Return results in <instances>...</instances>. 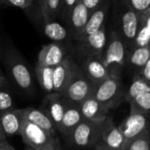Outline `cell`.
Masks as SVG:
<instances>
[{"label": "cell", "instance_id": "1", "mask_svg": "<svg viewBox=\"0 0 150 150\" xmlns=\"http://www.w3.org/2000/svg\"><path fill=\"white\" fill-rule=\"evenodd\" d=\"M113 29L129 49L134 45L139 24V15L126 0H111Z\"/></svg>", "mask_w": 150, "mask_h": 150}, {"label": "cell", "instance_id": "2", "mask_svg": "<svg viewBox=\"0 0 150 150\" xmlns=\"http://www.w3.org/2000/svg\"><path fill=\"white\" fill-rule=\"evenodd\" d=\"M101 132L102 123L83 120L64 139L70 149H93L101 141Z\"/></svg>", "mask_w": 150, "mask_h": 150}, {"label": "cell", "instance_id": "3", "mask_svg": "<svg viewBox=\"0 0 150 150\" xmlns=\"http://www.w3.org/2000/svg\"><path fill=\"white\" fill-rule=\"evenodd\" d=\"M127 48L122 40L114 32L111 31L101 57V60L110 76L120 77L121 70L126 67Z\"/></svg>", "mask_w": 150, "mask_h": 150}, {"label": "cell", "instance_id": "4", "mask_svg": "<svg viewBox=\"0 0 150 150\" xmlns=\"http://www.w3.org/2000/svg\"><path fill=\"white\" fill-rule=\"evenodd\" d=\"M125 93L120 77L110 76L94 86L91 96L112 110L116 109L125 101Z\"/></svg>", "mask_w": 150, "mask_h": 150}, {"label": "cell", "instance_id": "5", "mask_svg": "<svg viewBox=\"0 0 150 150\" xmlns=\"http://www.w3.org/2000/svg\"><path fill=\"white\" fill-rule=\"evenodd\" d=\"M4 61L14 83L25 92H32L33 90V81L31 71L18 51L8 49L4 54Z\"/></svg>", "mask_w": 150, "mask_h": 150}, {"label": "cell", "instance_id": "6", "mask_svg": "<svg viewBox=\"0 0 150 150\" xmlns=\"http://www.w3.org/2000/svg\"><path fill=\"white\" fill-rule=\"evenodd\" d=\"M94 86L95 85L82 71L79 63L76 62L62 94L67 100L79 105L84 99L91 96Z\"/></svg>", "mask_w": 150, "mask_h": 150}, {"label": "cell", "instance_id": "7", "mask_svg": "<svg viewBox=\"0 0 150 150\" xmlns=\"http://www.w3.org/2000/svg\"><path fill=\"white\" fill-rule=\"evenodd\" d=\"M107 35L105 25L98 32L76 40V54L80 60L86 56H97L101 58L105 44Z\"/></svg>", "mask_w": 150, "mask_h": 150}, {"label": "cell", "instance_id": "8", "mask_svg": "<svg viewBox=\"0 0 150 150\" xmlns=\"http://www.w3.org/2000/svg\"><path fill=\"white\" fill-rule=\"evenodd\" d=\"M121 132L125 145L133 138L149 128V113L130 112L129 115L118 126Z\"/></svg>", "mask_w": 150, "mask_h": 150}, {"label": "cell", "instance_id": "9", "mask_svg": "<svg viewBox=\"0 0 150 150\" xmlns=\"http://www.w3.org/2000/svg\"><path fill=\"white\" fill-rule=\"evenodd\" d=\"M19 135L26 146L35 150H40L56 134H52L41 127L25 120L19 131Z\"/></svg>", "mask_w": 150, "mask_h": 150}, {"label": "cell", "instance_id": "10", "mask_svg": "<svg viewBox=\"0 0 150 150\" xmlns=\"http://www.w3.org/2000/svg\"><path fill=\"white\" fill-rule=\"evenodd\" d=\"M40 108L47 115L56 130H58L65 110V98L62 94L58 92L47 93L43 98Z\"/></svg>", "mask_w": 150, "mask_h": 150}, {"label": "cell", "instance_id": "11", "mask_svg": "<svg viewBox=\"0 0 150 150\" xmlns=\"http://www.w3.org/2000/svg\"><path fill=\"white\" fill-rule=\"evenodd\" d=\"M80 63L82 71L94 85L110 76L109 71L99 57L86 56L81 59Z\"/></svg>", "mask_w": 150, "mask_h": 150}, {"label": "cell", "instance_id": "12", "mask_svg": "<svg viewBox=\"0 0 150 150\" xmlns=\"http://www.w3.org/2000/svg\"><path fill=\"white\" fill-rule=\"evenodd\" d=\"M68 56L67 49L59 42H52L44 46L39 53L37 65L54 68Z\"/></svg>", "mask_w": 150, "mask_h": 150}, {"label": "cell", "instance_id": "13", "mask_svg": "<svg viewBox=\"0 0 150 150\" xmlns=\"http://www.w3.org/2000/svg\"><path fill=\"white\" fill-rule=\"evenodd\" d=\"M90 14L91 12L82 4L81 1H79L73 7L66 24L70 37H72L75 40H77V39L83 33Z\"/></svg>", "mask_w": 150, "mask_h": 150}, {"label": "cell", "instance_id": "14", "mask_svg": "<svg viewBox=\"0 0 150 150\" xmlns=\"http://www.w3.org/2000/svg\"><path fill=\"white\" fill-rule=\"evenodd\" d=\"M100 142L112 150H124L125 148L124 137L118 126L115 125L113 119L109 115L102 122Z\"/></svg>", "mask_w": 150, "mask_h": 150}, {"label": "cell", "instance_id": "15", "mask_svg": "<svg viewBox=\"0 0 150 150\" xmlns=\"http://www.w3.org/2000/svg\"><path fill=\"white\" fill-rule=\"evenodd\" d=\"M83 120V118L79 105L72 103L65 98V110L57 131L63 138H66Z\"/></svg>", "mask_w": 150, "mask_h": 150}, {"label": "cell", "instance_id": "16", "mask_svg": "<svg viewBox=\"0 0 150 150\" xmlns=\"http://www.w3.org/2000/svg\"><path fill=\"white\" fill-rule=\"evenodd\" d=\"M24 112V108H13L0 113V127L6 137L19 134V131L25 121Z\"/></svg>", "mask_w": 150, "mask_h": 150}, {"label": "cell", "instance_id": "17", "mask_svg": "<svg viewBox=\"0 0 150 150\" xmlns=\"http://www.w3.org/2000/svg\"><path fill=\"white\" fill-rule=\"evenodd\" d=\"M77 62L70 55L68 56L58 65L53 68V86L54 92L62 93L69 82Z\"/></svg>", "mask_w": 150, "mask_h": 150}, {"label": "cell", "instance_id": "18", "mask_svg": "<svg viewBox=\"0 0 150 150\" xmlns=\"http://www.w3.org/2000/svg\"><path fill=\"white\" fill-rule=\"evenodd\" d=\"M79 108L83 120L102 123L109 113V109L98 102L92 96L79 104Z\"/></svg>", "mask_w": 150, "mask_h": 150}, {"label": "cell", "instance_id": "19", "mask_svg": "<svg viewBox=\"0 0 150 150\" xmlns=\"http://www.w3.org/2000/svg\"><path fill=\"white\" fill-rule=\"evenodd\" d=\"M111 7V0H105L98 9L92 11L90 14L88 21L84 26V29L77 40L83 39L85 36L92 34L98 32L101 27L105 25L106 17L108 15V11Z\"/></svg>", "mask_w": 150, "mask_h": 150}, {"label": "cell", "instance_id": "20", "mask_svg": "<svg viewBox=\"0 0 150 150\" xmlns=\"http://www.w3.org/2000/svg\"><path fill=\"white\" fill-rule=\"evenodd\" d=\"M150 60V46L147 47H132L127 49L126 66L133 73H136Z\"/></svg>", "mask_w": 150, "mask_h": 150}, {"label": "cell", "instance_id": "21", "mask_svg": "<svg viewBox=\"0 0 150 150\" xmlns=\"http://www.w3.org/2000/svg\"><path fill=\"white\" fill-rule=\"evenodd\" d=\"M25 120L31 122L42 129L49 132L52 134H56V128L54 126L51 120L47 117V115L40 109L35 107H27L25 108L24 112Z\"/></svg>", "mask_w": 150, "mask_h": 150}, {"label": "cell", "instance_id": "22", "mask_svg": "<svg viewBox=\"0 0 150 150\" xmlns=\"http://www.w3.org/2000/svg\"><path fill=\"white\" fill-rule=\"evenodd\" d=\"M150 40V8L139 15V24L133 47L149 46Z\"/></svg>", "mask_w": 150, "mask_h": 150}, {"label": "cell", "instance_id": "23", "mask_svg": "<svg viewBox=\"0 0 150 150\" xmlns=\"http://www.w3.org/2000/svg\"><path fill=\"white\" fill-rule=\"evenodd\" d=\"M44 33L54 42H62L70 37L68 28L54 20L45 22Z\"/></svg>", "mask_w": 150, "mask_h": 150}, {"label": "cell", "instance_id": "24", "mask_svg": "<svg viewBox=\"0 0 150 150\" xmlns=\"http://www.w3.org/2000/svg\"><path fill=\"white\" fill-rule=\"evenodd\" d=\"M36 76L42 90L47 93L54 92L53 86V68L36 65Z\"/></svg>", "mask_w": 150, "mask_h": 150}, {"label": "cell", "instance_id": "25", "mask_svg": "<svg viewBox=\"0 0 150 150\" xmlns=\"http://www.w3.org/2000/svg\"><path fill=\"white\" fill-rule=\"evenodd\" d=\"M124 150H150V128L130 140L125 145Z\"/></svg>", "mask_w": 150, "mask_h": 150}, {"label": "cell", "instance_id": "26", "mask_svg": "<svg viewBox=\"0 0 150 150\" xmlns=\"http://www.w3.org/2000/svg\"><path fill=\"white\" fill-rule=\"evenodd\" d=\"M130 112H138L149 113L150 111V91L142 92L133 98L129 102Z\"/></svg>", "mask_w": 150, "mask_h": 150}, {"label": "cell", "instance_id": "27", "mask_svg": "<svg viewBox=\"0 0 150 150\" xmlns=\"http://www.w3.org/2000/svg\"><path fill=\"white\" fill-rule=\"evenodd\" d=\"M150 91V83L137 76H134L133 82L125 93V102H129L133 98L142 92Z\"/></svg>", "mask_w": 150, "mask_h": 150}, {"label": "cell", "instance_id": "28", "mask_svg": "<svg viewBox=\"0 0 150 150\" xmlns=\"http://www.w3.org/2000/svg\"><path fill=\"white\" fill-rule=\"evenodd\" d=\"M61 9V0H46L42 16L45 22L54 20Z\"/></svg>", "mask_w": 150, "mask_h": 150}, {"label": "cell", "instance_id": "29", "mask_svg": "<svg viewBox=\"0 0 150 150\" xmlns=\"http://www.w3.org/2000/svg\"><path fill=\"white\" fill-rule=\"evenodd\" d=\"M14 108V102L11 94L7 88H0V113Z\"/></svg>", "mask_w": 150, "mask_h": 150}, {"label": "cell", "instance_id": "30", "mask_svg": "<svg viewBox=\"0 0 150 150\" xmlns=\"http://www.w3.org/2000/svg\"><path fill=\"white\" fill-rule=\"evenodd\" d=\"M126 1L138 15H141L146 10L150 8V0H126Z\"/></svg>", "mask_w": 150, "mask_h": 150}, {"label": "cell", "instance_id": "31", "mask_svg": "<svg viewBox=\"0 0 150 150\" xmlns=\"http://www.w3.org/2000/svg\"><path fill=\"white\" fill-rule=\"evenodd\" d=\"M80 0H62V4L59 11V14H61L62 18L67 22L69 16L73 9V7L79 2Z\"/></svg>", "mask_w": 150, "mask_h": 150}, {"label": "cell", "instance_id": "32", "mask_svg": "<svg viewBox=\"0 0 150 150\" xmlns=\"http://www.w3.org/2000/svg\"><path fill=\"white\" fill-rule=\"evenodd\" d=\"M33 1V0H0V3L21 9H26L32 4Z\"/></svg>", "mask_w": 150, "mask_h": 150}, {"label": "cell", "instance_id": "33", "mask_svg": "<svg viewBox=\"0 0 150 150\" xmlns=\"http://www.w3.org/2000/svg\"><path fill=\"white\" fill-rule=\"evenodd\" d=\"M134 76H137L140 78L146 81L147 83H150V60L136 73H134Z\"/></svg>", "mask_w": 150, "mask_h": 150}, {"label": "cell", "instance_id": "34", "mask_svg": "<svg viewBox=\"0 0 150 150\" xmlns=\"http://www.w3.org/2000/svg\"><path fill=\"white\" fill-rule=\"evenodd\" d=\"M40 150H62L59 136L57 134L54 135L51 139V141Z\"/></svg>", "mask_w": 150, "mask_h": 150}, {"label": "cell", "instance_id": "35", "mask_svg": "<svg viewBox=\"0 0 150 150\" xmlns=\"http://www.w3.org/2000/svg\"><path fill=\"white\" fill-rule=\"evenodd\" d=\"M80 1L91 13L96 9H98L105 0H80Z\"/></svg>", "mask_w": 150, "mask_h": 150}, {"label": "cell", "instance_id": "36", "mask_svg": "<svg viewBox=\"0 0 150 150\" xmlns=\"http://www.w3.org/2000/svg\"><path fill=\"white\" fill-rule=\"evenodd\" d=\"M8 86H9L8 82L4 77L3 71H0V88H8Z\"/></svg>", "mask_w": 150, "mask_h": 150}, {"label": "cell", "instance_id": "37", "mask_svg": "<svg viewBox=\"0 0 150 150\" xmlns=\"http://www.w3.org/2000/svg\"><path fill=\"white\" fill-rule=\"evenodd\" d=\"M11 147L12 146L11 144H9L6 140L0 142V150H11Z\"/></svg>", "mask_w": 150, "mask_h": 150}, {"label": "cell", "instance_id": "38", "mask_svg": "<svg viewBox=\"0 0 150 150\" xmlns=\"http://www.w3.org/2000/svg\"><path fill=\"white\" fill-rule=\"evenodd\" d=\"M94 150H112V149L108 148L107 146H105L102 142H99L95 147H94Z\"/></svg>", "mask_w": 150, "mask_h": 150}, {"label": "cell", "instance_id": "39", "mask_svg": "<svg viewBox=\"0 0 150 150\" xmlns=\"http://www.w3.org/2000/svg\"><path fill=\"white\" fill-rule=\"evenodd\" d=\"M38 1H39L40 6L41 12H43V11H44V7H45V3H46V0H38Z\"/></svg>", "mask_w": 150, "mask_h": 150}, {"label": "cell", "instance_id": "40", "mask_svg": "<svg viewBox=\"0 0 150 150\" xmlns=\"http://www.w3.org/2000/svg\"><path fill=\"white\" fill-rule=\"evenodd\" d=\"M4 140H6V136L4 135V132H3V130H2V128L0 127V142L4 141Z\"/></svg>", "mask_w": 150, "mask_h": 150}, {"label": "cell", "instance_id": "41", "mask_svg": "<svg viewBox=\"0 0 150 150\" xmlns=\"http://www.w3.org/2000/svg\"><path fill=\"white\" fill-rule=\"evenodd\" d=\"M25 150H35V149H32V148H30V147L26 146V148L25 149Z\"/></svg>", "mask_w": 150, "mask_h": 150}, {"label": "cell", "instance_id": "42", "mask_svg": "<svg viewBox=\"0 0 150 150\" xmlns=\"http://www.w3.org/2000/svg\"><path fill=\"white\" fill-rule=\"evenodd\" d=\"M11 150H16V149H14L13 147H11Z\"/></svg>", "mask_w": 150, "mask_h": 150}, {"label": "cell", "instance_id": "43", "mask_svg": "<svg viewBox=\"0 0 150 150\" xmlns=\"http://www.w3.org/2000/svg\"><path fill=\"white\" fill-rule=\"evenodd\" d=\"M62 0H61V6H62Z\"/></svg>", "mask_w": 150, "mask_h": 150}, {"label": "cell", "instance_id": "44", "mask_svg": "<svg viewBox=\"0 0 150 150\" xmlns=\"http://www.w3.org/2000/svg\"><path fill=\"white\" fill-rule=\"evenodd\" d=\"M1 54H2V53H1V49H0V57H1Z\"/></svg>", "mask_w": 150, "mask_h": 150}, {"label": "cell", "instance_id": "45", "mask_svg": "<svg viewBox=\"0 0 150 150\" xmlns=\"http://www.w3.org/2000/svg\"><path fill=\"white\" fill-rule=\"evenodd\" d=\"M0 71H2V69H1V67H0Z\"/></svg>", "mask_w": 150, "mask_h": 150}]
</instances>
